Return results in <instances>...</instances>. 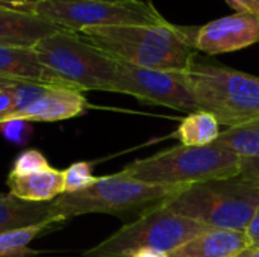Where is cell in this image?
I'll return each instance as SVG.
<instances>
[{
	"mask_svg": "<svg viewBox=\"0 0 259 257\" xmlns=\"http://www.w3.org/2000/svg\"><path fill=\"white\" fill-rule=\"evenodd\" d=\"M0 79L61 88H74L61 76H58L53 70L46 67L39 61L33 48L24 47H0Z\"/></svg>",
	"mask_w": 259,
	"mask_h": 257,
	"instance_id": "obj_12",
	"label": "cell"
},
{
	"mask_svg": "<svg viewBox=\"0 0 259 257\" xmlns=\"http://www.w3.org/2000/svg\"><path fill=\"white\" fill-rule=\"evenodd\" d=\"M115 92L181 112L199 111L187 71L150 70L118 62Z\"/></svg>",
	"mask_w": 259,
	"mask_h": 257,
	"instance_id": "obj_9",
	"label": "cell"
},
{
	"mask_svg": "<svg viewBox=\"0 0 259 257\" xmlns=\"http://www.w3.org/2000/svg\"><path fill=\"white\" fill-rule=\"evenodd\" d=\"M244 233L247 235V238L250 241V245L259 247V206L258 209L255 211L247 229L244 230Z\"/></svg>",
	"mask_w": 259,
	"mask_h": 257,
	"instance_id": "obj_26",
	"label": "cell"
},
{
	"mask_svg": "<svg viewBox=\"0 0 259 257\" xmlns=\"http://www.w3.org/2000/svg\"><path fill=\"white\" fill-rule=\"evenodd\" d=\"M209 229L206 224L178 215L159 203L85 250L82 257H131L144 248L171 253Z\"/></svg>",
	"mask_w": 259,
	"mask_h": 257,
	"instance_id": "obj_6",
	"label": "cell"
},
{
	"mask_svg": "<svg viewBox=\"0 0 259 257\" xmlns=\"http://www.w3.org/2000/svg\"><path fill=\"white\" fill-rule=\"evenodd\" d=\"M168 211L211 229L244 232L259 206V188L237 177L190 185L162 203Z\"/></svg>",
	"mask_w": 259,
	"mask_h": 257,
	"instance_id": "obj_3",
	"label": "cell"
},
{
	"mask_svg": "<svg viewBox=\"0 0 259 257\" xmlns=\"http://www.w3.org/2000/svg\"><path fill=\"white\" fill-rule=\"evenodd\" d=\"M0 130L3 136L17 145H26L32 136V126L29 121L23 120H9L0 124Z\"/></svg>",
	"mask_w": 259,
	"mask_h": 257,
	"instance_id": "obj_22",
	"label": "cell"
},
{
	"mask_svg": "<svg viewBox=\"0 0 259 257\" xmlns=\"http://www.w3.org/2000/svg\"><path fill=\"white\" fill-rule=\"evenodd\" d=\"M215 144L241 158H259V120L238 127H228L220 133Z\"/></svg>",
	"mask_w": 259,
	"mask_h": 257,
	"instance_id": "obj_19",
	"label": "cell"
},
{
	"mask_svg": "<svg viewBox=\"0 0 259 257\" xmlns=\"http://www.w3.org/2000/svg\"><path fill=\"white\" fill-rule=\"evenodd\" d=\"M108 2H121V0H108Z\"/></svg>",
	"mask_w": 259,
	"mask_h": 257,
	"instance_id": "obj_30",
	"label": "cell"
},
{
	"mask_svg": "<svg viewBox=\"0 0 259 257\" xmlns=\"http://www.w3.org/2000/svg\"><path fill=\"white\" fill-rule=\"evenodd\" d=\"M88 108L90 103L82 91L74 88L47 86L32 103L5 117L0 124L9 120H23L29 123L62 121L85 114Z\"/></svg>",
	"mask_w": 259,
	"mask_h": 257,
	"instance_id": "obj_11",
	"label": "cell"
},
{
	"mask_svg": "<svg viewBox=\"0 0 259 257\" xmlns=\"http://www.w3.org/2000/svg\"><path fill=\"white\" fill-rule=\"evenodd\" d=\"M50 162L47 161V158L38 151V150H24L21 151L17 159L14 161L12 167H11V174H29V173H35V171H41V170H47L50 168Z\"/></svg>",
	"mask_w": 259,
	"mask_h": 257,
	"instance_id": "obj_21",
	"label": "cell"
},
{
	"mask_svg": "<svg viewBox=\"0 0 259 257\" xmlns=\"http://www.w3.org/2000/svg\"><path fill=\"white\" fill-rule=\"evenodd\" d=\"M199 111L238 127L259 120V77L229 67L199 62L187 71Z\"/></svg>",
	"mask_w": 259,
	"mask_h": 257,
	"instance_id": "obj_4",
	"label": "cell"
},
{
	"mask_svg": "<svg viewBox=\"0 0 259 257\" xmlns=\"http://www.w3.org/2000/svg\"><path fill=\"white\" fill-rule=\"evenodd\" d=\"M14 109H15V100L12 94L5 86L0 85V121L9 114H12Z\"/></svg>",
	"mask_w": 259,
	"mask_h": 257,
	"instance_id": "obj_25",
	"label": "cell"
},
{
	"mask_svg": "<svg viewBox=\"0 0 259 257\" xmlns=\"http://www.w3.org/2000/svg\"><path fill=\"white\" fill-rule=\"evenodd\" d=\"M131 257H168V253H164L159 250H152V248H144Z\"/></svg>",
	"mask_w": 259,
	"mask_h": 257,
	"instance_id": "obj_28",
	"label": "cell"
},
{
	"mask_svg": "<svg viewBox=\"0 0 259 257\" xmlns=\"http://www.w3.org/2000/svg\"><path fill=\"white\" fill-rule=\"evenodd\" d=\"M64 223L65 220L62 218H53L33 226H26L0 233V257H32L41 254V251L29 247L30 242L50 230H56Z\"/></svg>",
	"mask_w": 259,
	"mask_h": 257,
	"instance_id": "obj_17",
	"label": "cell"
},
{
	"mask_svg": "<svg viewBox=\"0 0 259 257\" xmlns=\"http://www.w3.org/2000/svg\"><path fill=\"white\" fill-rule=\"evenodd\" d=\"M53 218L59 217L53 214L50 203L24 201L11 194L0 192V233L26 226H33Z\"/></svg>",
	"mask_w": 259,
	"mask_h": 257,
	"instance_id": "obj_16",
	"label": "cell"
},
{
	"mask_svg": "<svg viewBox=\"0 0 259 257\" xmlns=\"http://www.w3.org/2000/svg\"><path fill=\"white\" fill-rule=\"evenodd\" d=\"M187 185H152L124 176L121 171L112 176L97 177L96 183L76 194H62L50 201L56 217L65 221L87 214H109L121 217L127 212L164 203L182 191Z\"/></svg>",
	"mask_w": 259,
	"mask_h": 257,
	"instance_id": "obj_5",
	"label": "cell"
},
{
	"mask_svg": "<svg viewBox=\"0 0 259 257\" xmlns=\"http://www.w3.org/2000/svg\"><path fill=\"white\" fill-rule=\"evenodd\" d=\"M35 14L76 33L87 27L167 23L153 5L144 0H44Z\"/></svg>",
	"mask_w": 259,
	"mask_h": 257,
	"instance_id": "obj_8",
	"label": "cell"
},
{
	"mask_svg": "<svg viewBox=\"0 0 259 257\" xmlns=\"http://www.w3.org/2000/svg\"><path fill=\"white\" fill-rule=\"evenodd\" d=\"M9 194L32 203H50L64 194V173L53 167L29 174H8Z\"/></svg>",
	"mask_w": 259,
	"mask_h": 257,
	"instance_id": "obj_15",
	"label": "cell"
},
{
	"mask_svg": "<svg viewBox=\"0 0 259 257\" xmlns=\"http://www.w3.org/2000/svg\"><path fill=\"white\" fill-rule=\"evenodd\" d=\"M235 257H259V247L250 245V247L244 248L241 253H238Z\"/></svg>",
	"mask_w": 259,
	"mask_h": 257,
	"instance_id": "obj_29",
	"label": "cell"
},
{
	"mask_svg": "<svg viewBox=\"0 0 259 257\" xmlns=\"http://www.w3.org/2000/svg\"><path fill=\"white\" fill-rule=\"evenodd\" d=\"M238 177L259 188V158H243Z\"/></svg>",
	"mask_w": 259,
	"mask_h": 257,
	"instance_id": "obj_23",
	"label": "cell"
},
{
	"mask_svg": "<svg viewBox=\"0 0 259 257\" xmlns=\"http://www.w3.org/2000/svg\"><path fill=\"white\" fill-rule=\"evenodd\" d=\"M42 2L44 0H0V8L24 11V12H35L36 6Z\"/></svg>",
	"mask_w": 259,
	"mask_h": 257,
	"instance_id": "obj_24",
	"label": "cell"
},
{
	"mask_svg": "<svg viewBox=\"0 0 259 257\" xmlns=\"http://www.w3.org/2000/svg\"><path fill=\"white\" fill-rule=\"evenodd\" d=\"M250 241L244 232L209 229L168 253V257H235Z\"/></svg>",
	"mask_w": 259,
	"mask_h": 257,
	"instance_id": "obj_14",
	"label": "cell"
},
{
	"mask_svg": "<svg viewBox=\"0 0 259 257\" xmlns=\"http://www.w3.org/2000/svg\"><path fill=\"white\" fill-rule=\"evenodd\" d=\"M88 42L117 62L164 71H188L196 61L194 27L124 24L87 27L79 32Z\"/></svg>",
	"mask_w": 259,
	"mask_h": 257,
	"instance_id": "obj_1",
	"label": "cell"
},
{
	"mask_svg": "<svg viewBox=\"0 0 259 257\" xmlns=\"http://www.w3.org/2000/svg\"><path fill=\"white\" fill-rule=\"evenodd\" d=\"M259 42V15L234 12L196 29L194 48L206 55L231 53Z\"/></svg>",
	"mask_w": 259,
	"mask_h": 257,
	"instance_id": "obj_10",
	"label": "cell"
},
{
	"mask_svg": "<svg viewBox=\"0 0 259 257\" xmlns=\"http://www.w3.org/2000/svg\"><path fill=\"white\" fill-rule=\"evenodd\" d=\"M64 173V194H76L88 189L97 180L93 174V165L90 162H76L68 168L62 170Z\"/></svg>",
	"mask_w": 259,
	"mask_h": 257,
	"instance_id": "obj_20",
	"label": "cell"
},
{
	"mask_svg": "<svg viewBox=\"0 0 259 257\" xmlns=\"http://www.w3.org/2000/svg\"><path fill=\"white\" fill-rule=\"evenodd\" d=\"M243 158L219 145L173 147L126 165L121 173L152 185H194L237 177Z\"/></svg>",
	"mask_w": 259,
	"mask_h": 257,
	"instance_id": "obj_2",
	"label": "cell"
},
{
	"mask_svg": "<svg viewBox=\"0 0 259 257\" xmlns=\"http://www.w3.org/2000/svg\"><path fill=\"white\" fill-rule=\"evenodd\" d=\"M62 30L35 12L0 8V47L33 48L42 38Z\"/></svg>",
	"mask_w": 259,
	"mask_h": 257,
	"instance_id": "obj_13",
	"label": "cell"
},
{
	"mask_svg": "<svg viewBox=\"0 0 259 257\" xmlns=\"http://www.w3.org/2000/svg\"><path fill=\"white\" fill-rule=\"evenodd\" d=\"M220 133V123L217 118L209 112L197 111L188 114L173 135L185 147H203L214 144Z\"/></svg>",
	"mask_w": 259,
	"mask_h": 257,
	"instance_id": "obj_18",
	"label": "cell"
},
{
	"mask_svg": "<svg viewBox=\"0 0 259 257\" xmlns=\"http://www.w3.org/2000/svg\"><path fill=\"white\" fill-rule=\"evenodd\" d=\"M237 12H250L259 15V0H226Z\"/></svg>",
	"mask_w": 259,
	"mask_h": 257,
	"instance_id": "obj_27",
	"label": "cell"
},
{
	"mask_svg": "<svg viewBox=\"0 0 259 257\" xmlns=\"http://www.w3.org/2000/svg\"><path fill=\"white\" fill-rule=\"evenodd\" d=\"M33 50L46 67L79 91L115 92L118 62L80 33L62 29L42 38Z\"/></svg>",
	"mask_w": 259,
	"mask_h": 257,
	"instance_id": "obj_7",
	"label": "cell"
}]
</instances>
